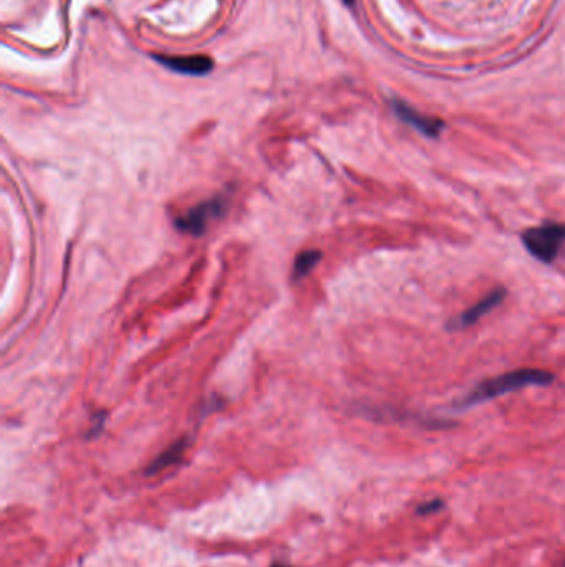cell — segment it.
Instances as JSON below:
<instances>
[{
    "label": "cell",
    "mask_w": 565,
    "mask_h": 567,
    "mask_svg": "<svg viewBox=\"0 0 565 567\" xmlns=\"http://www.w3.org/2000/svg\"><path fill=\"white\" fill-rule=\"evenodd\" d=\"M153 59L161 63L163 67L170 68L173 72L193 75V77L208 75L214 68L213 59H209L208 55H188V57L153 55Z\"/></svg>",
    "instance_id": "cell-5"
},
{
    "label": "cell",
    "mask_w": 565,
    "mask_h": 567,
    "mask_svg": "<svg viewBox=\"0 0 565 567\" xmlns=\"http://www.w3.org/2000/svg\"><path fill=\"white\" fill-rule=\"evenodd\" d=\"M343 2H345V4H348V5L353 4V0H343Z\"/></svg>",
    "instance_id": "cell-10"
},
{
    "label": "cell",
    "mask_w": 565,
    "mask_h": 567,
    "mask_svg": "<svg viewBox=\"0 0 565 567\" xmlns=\"http://www.w3.org/2000/svg\"><path fill=\"white\" fill-rule=\"evenodd\" d=\"M508 296V289L506 287H496L494 291L489 292L488 296H484L481 301L476 302L473 307H469L468 311L458 315L456 319L451 320L448 324L450 330H463L468 329L471 325L476 324L478 320L483 319L484 315L494 311L496 307L503 304L504 299Z\"/></svg>",
    "instance_id": "cell-3"
},
{
    "label": "cell",
    "mask_w": 565,
    "mask_h": 567,
    "mask_svg": "<svg viewBox=\"0 0 565 567\" xmlns=\"http://www.w3.org/2000/svg\"><path fill=\"white\" fill-rule=\"evenodd\" d=\"M223 208V199H209V201L199 204L196 208L191 209L186 216L179 219L178 228L183 229L186 233L201 234L208 226L209 219L223 213Z\"/></svg>",
    "instance_id": "cell-6"
},
{
    "label": "cell",
    "mask_w": 565,
    "mask_h": 567,
    "mask_svg": "<svg viewBox=\"0 0 565 567\" xmlns=\"http://www.w3.org/2000/svg\"><path fill=\"white\" fill-rule=\"evenodd\" d=\"M272 567H289V566H284V564H274V566Z\"/></svg>",
    "instance_id": "cell-11"
},
{
    "label": "cell",
    "mask_w": 565,
    "mask_h": 567,
    "mask_svg": "<svg viewBox=\"0 0 565 567\" xmlns=\"http://www.w3.org/2000/svg\"><path fill=\"white\" fill-rule=\"evenodd\" d=\"M393 112L396 117L400 118L401 122L410 125L411 128L420 131L421 135L428 136V138H438L441 131L445 128V123L438 120V118L426 117L423 113L416 112L410 105L400 100H393Z\"/></svg>",
    "instance_id": "cell-4"
},
{
    "label": "cell",
    "mask_w": 565,
    "mask_h": 567,
    "mask_svg": "<svg viewBox=\"0 0 565 567\" xmlns=\"http://www.w3.org/2000/svg\"><path fill=\"white\" fill-rule=\"evenodd\" d=\"M565 243V224L549 223L522 233V244L537 261L551 264Z\"/></svg>",
    "instance_id": "cell-2"
},
{
    "label": "cell",
    "mask_w": 565,
    "mask_h": 567,
    "mask_svg": "<svg viewBox=\"0 0 565 567\" xmlns=\"http://www.w3.org/2000/svg\"><path fill=\"white\" fill-rule=\"evenodd\" d=\"M184 450H186V443H184V441H178L176 445L168 448L163 455L158 456V458L151 463L146 473H148V475H155V473H160V471L176 465V463L183 458Z\"/></svg>",
    "instance_id": "cell-7"
},
{
    "label": "cell",
    "mask_w": 565,
    "mask_h": 567,
    "mask_svg": "<svg viewBox=\"0 0 565 567\" xmlns=\"http://www.w3.org/2000/svg\"><path fill=\"white\" fill-rule=\"evenodd\" d=\"M554 382V375L547 370L541 369H519L508 374L498 375V377L488 378L474 387L461 402L456 405L458 408H469L478 403L488 402L493 398L503 397L506 393L517 392L522 388L537 385L546 387Z\"/></svg>",
    "instance_id": "cell-1"
},
{
    "label": "cell",
    "mask_w": 565,
    "mask_h": 567,
    "mask_svg": "<svg viewBox=\"0 0 565 567\" xmlns=\"http://www.w3.org/2000/svg\"><path fill=\"white\" fill-rule=\"evenodd\" d=\"M320 257H322V254L319 251H305L299 254L294 264L295 279L307 276L314 269L315 264L320 261Z\"/></svg>",
    "instance_id": "cell-8"
},
{
    "label": "cell",
    "mask_w": 565,
    "mask_h": 567,
    "mask_svg": "<svg viewBox=\"0 0 565 567\" xmlns=\"http://www.w3.org/2000/svg\"><path fill=\"white\" fill-rule=\"evenodd\" d=\"M445 503L441 500H433V501H426V503L421 504L420 508H418V513L420 514H431L436 513V511H440L443 509Z\"/></svg>",
    "instance_id": "cell-9"
}]
</instances>
